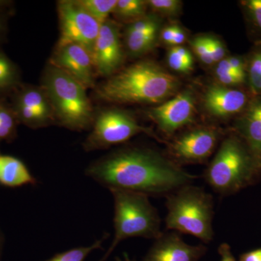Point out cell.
Returning a JSON list of instances; mask_svg holds the SVG:
<instances>
[{"label": "cell", "instance_id": "6da1fadb", "mask_svg": "<svg viewBox=\"0 0 261 261\" xmlns=\"http://www.w3.org/2000/svg\"><path fill=\"white\" fill-rule=\"evenodd\" d=\"M85 175L109 191L140 192L149 197H166L198 178L168 156L137 146H126L96 160L86 168Z\"/></svg>", "mask_w": 261, "mask_h": 261}, {"label": "cell", "instance_id": "7a4b0ae2", "mask_svg": "<svg viewBox=\"0 0 261 261\" xmlns=\"http://www.w3.org/2000/svg\"><path fill=\"white\" fill-rule=\"evenodd\" d=\"M180 82L155 62L142 61L120 70L98 87L97 97L120 104H161L178 93Z\"/></svg>", "mask_w": 261, "mask_h": 261}, {"label": "cell", "instance_id": "3957f363", "mask_svg": "<svg viewBox=\"0 0 261 261\" xmlns=\"http://www.w3.org/2000/svg\"><path fill=\"white\" fill-rule=\"evenodd\" d=\"M203 178L215 192L226 197L260 181L261 165L245 141L230 129L206 168Z\"/></svg>", "mask_w": 261, "mask_h": 261}, {"label": "cell", "instance_id": "277c9868", "mask_svg": "<svg viewBox=\"0 0 261 261\" xmlns=\"http://www.w3.org/2000/svg\"><path fill=\"white\" fill-rule=\"evenodd\" d=\"M165 225L168 231L192 235L203 244L214 238V200L211 194L193 184L166 197Z\"/></svg>", "mask_w": 261, "mask_h": 261}, {"label": "cell", "instance_id": "5b68a950", "mask_svg": "<svg viewBox=\"0 0 261 261\" xmlns=\"http://www.w3.org/2000/svg\"><path fill=\"white\" fill-rule=\"evenodd\" d=\"M56 123L72 130L92 128L95 115L87 88L68 73L49 64L42 77Z\"/></svg>", "mask_w": 261, "mask_h": 261}, {"label": "cell", "instance_id": "8992f818", "mask_svg": "<svg viewBox=\"0 0 261 261\" xmlns=\"http://www.w3.org/2000/svg\"><path fill=\"white\" fill-rule=\"evenodd\" d=\"M114 203L112 243L99 261H106L121 242L142 238L155 240L163 232L157 208L148 195L140 192L111 190Z\"/></svg>", "mask_w": 261, "mask_h": 261}, {"label": "cell", "instance_id": "52a82bcc", "mask_svg": "<svg viewBox=\"0 0 261 261\" xmlns=\"http://www.w3.org/2000/svg\"><path fill=\"white\" fill-rule=\"evenodd\" d=\"M91 128L83 143L87 152L121 145L140 134L163 142L152 128L142 126L132 114L121 110L107 109L99 113L95 116Z\"/></svg>", "mask_w": 261, "mask_h": 261}, {"label": "cell", "instance_id": "ba28073f", "mask_svg": "<svg viewBox=\"0 0 261 261\" xmlns=\"http://www.w3.org/2000/svg\"><path fill=\"white\" fill-rule=\"evenodd\" d=\"M58 13L61 34L57 46L80 44L93 54L101 24L78 1L58 2Z\"/></svg>", "mask_w": 261, "mask_h": 261}, {"label": "cell", "instance_id": "9c48e42d", "mask_svg": "<svg viewBox=\"0 0 261 261\" xmlns=\"http://www.w3.org/2000/svg\"><path fill=\"white\" fill-rule=\"evenodd\" d=\"M224 134L214 126L195 127L168 144L169 159L178 166L205 163L217 148Z\"/></svg>", "mask_w": 261, "mask_h": 261}, {"label": "cell", "instance_id": "30bf717a", "mask_svg": "<svg viewBox=\"0 0 261 261\" xmlns=\"http://www.w3.org/2000/svg\"><path fill=\"white\" fill-rule=\"evenodd\" d=\"M10 97V106L19 123L39 128L56 123L49 98L42 86L21 84Z\"/></svg>", "mask_w": 261, "mask_h": 261}, {"label": "cell", "instance_id": "8fae6325", "mask_svg": "<svg viewBox=\"0 0 261 261\" xmlns=\"http://www.w3.org/2000/svg\"><path fill=\"white\" fill-rule=\"evenodd\" d=\"M195 95L191 89L177 93L156 107L147 111V116L164 135L170 137L193 123L195 116Z\"/></svg>", "mask_w": 261, "mask_h": 261}, {"label": "cell", "instance_id": "7c38bea8", "mask_svg": "<svg viewBox=\"0 0 261 261\" xmlns=\"http://www.w3.org/2000/svg\"><path fill=\"white\" fill-rule=\"evenodd\" d=\"M92 57L96 73L101 76L111 77L121 70L125 53L119 24L110 18L101 24Z\"/></svg>", "mask_w": 261, "mask_h": 261}, {"label": "cell", "instance_id": "4fadbf2b", "mask_svg": "<svg viewBox=\"0 0 261 261\" xmlns=\"http://www.w3.org/2000/svg\"><path fill=\"white\" fill-rule=\"evenodd\" d=\"M49 64L54 65L78 81L86 88H92L95 82L93 57L80 44L57 46Z\"/></svg>", "mask_w": 261, "mask_h": 261}, {"label": "cell", "instance_id": "5bb4252c", "mask_svg": "<svg viewBox=\"0 0 261 261\" xmlns=\"http://www.w3.org/2000/svg\"><path fill=\"white\" fill-rule=\"evenodd\" d=\"M252 95L245 89L213 84L206 88L202 103L208 116L214 119H234L246 108Z\"/></svg>", "mask_w": 261, "mask_h": 261}, {"label": "cell", "instance_id": "9a60e30c", "mask_svg": "<svg viewBox=\"0 0 261 261\" xmlns=\"http://www.w3.org/2000/svg\"><path fill=\"white\" fill-rule=\"evenodd\" d=\"M207 252L205 244L190 245L181 233L171 231L154 240L142 261H200Z\"/></svg>", "mask_w": 261, "mask_h": 261}, {"label": "cell", "instance_id": "2e32d148", "mask_svg": "<svg viewBox=\"0 0 261 261\" xmlns=\"http://www.w3.org/2000/svg\"><path fill=\"white\" fill-rule=\"evenodd\" d=\"M231 130L245 141L261 165V95L252 96L245 110L233 119Z\"/></svg>", "mask_w": 261, "mask_h": 261}, {"label": "cell", "instance_id": "e0dca14e", "mask_svg": "<svg viewBox=\"0 0 261 261\" xmlns=\"http://www.w3.org/2000/svg\"><path fill=\"white\" fill-rule=\"evenodd\" d=\"M37 180L22 160L0 153V185L8 188L35 186Z\"/></svg>", "mask_w": 261, "mask_h": 261}, {"label": "cell", "instance_id": "ac0fdd59", "mask_svg": "<svg viewBox=\"0 0 261 261\" xmlns=\"http://www.w3.org/2000/svg\"><path fill=\"white\" fill-rule=\"evenodd\" d=\"M20 84L18 67L0 49V99L11 95Z\"/></svg>", "mask_w": 261, "mask_h": 261}, {"label": "cell", "instance_id": "d6986e66", "mask_svg": "<svg viewBox=\"0 0 261 261\" xmlns=\"http://www.w3.org/2000/svg\"><path fill=\"white\" fill-rule=\"evenodd\" d=\"M214 73L218 84L230 88L245 89L249 92L247 70H233L227 58L216 63Z\"/></svg>", "mask_w": 261, "mask_h": 261}, {"label": "cell", "instance_id": "ffe728a7", "mask_svg": "<svg viewBox=\"0 0 261 261\" xmlns=\"http://www.w3.org/2000/svg\"><path fill=\"white\" fill-rule=\"evenodd\" d=\"M245 58L249 92L261 95V42L254 43Z\"/></svg>", "mask_w": 261, "mask_h": 261}, {"label": "cell", "instance_id": "44dd1931", "mask_svg": "<svg viewBox=\"0 0 261 261\" xmlns=\"http://www.w3.org/2000/svg\"><path fill=\"white\" fill-rule=\"evenodd\" d=\"M159 33L124 32L125 46L132 58H137L153 49Z\"/></svg>", "mask_w": 261, "mask_h": 261}, {"label": "cell", "instance_id": "7402d4cb", "mask_svg": "<svg viewBox=\"0 0 261 261\" xmlns=\"http://www.w3.org/2000/svg\"><path fill=\"white\" fill-rule=\"evenodd\" d=\"M19 122L10 104L0 99V147L3 142H13L18 135Z\"/></svg>", "mask_w": 261, "mask_h": 261}, {"label": "cell", "instance_id": "603a6c76", "mask_svg": "<svg viewBox=\"0 0 261 261\" xmlns=\"http://www.w3.org/2000/svg\"><path fill=\"white\" fill-rule=\"evenodd\" d=\"M147 8V1L144 0H117L113 13L119 20L130 23L145 16Z\"/></svg>", "mask_w": 261, "mask_h": 261}, {"label": "cell", "instance_id": "cb8c5ba5", "mask_svg": "<svg viewBox=\"0 0 261 261\" xmlns=\"http://www.w3.org/2000/svg\"><path fill=\"white\" fill-rule=\"evenodd\" d=\"M240 3L254 43L261 42V0H243Z\"/></svg>", "mask_w": 261, "mask_h": 261}, {"label": "cell", "instance_id": "d4e9b609", "mask_svg": "<svg viewBox=\"0 0 261 261\" xmlns=\"http://www.w3.org/2000/svg\"><path fill=\"white\" fill-rule=\"evenodd\" d=\"M108 237L109 233H105L102 238L96 240L92 245L70 249L66 251L56 254L54 256L44 261H84L89 254L94 250L102 248V244L107 240Z\"/></svg>", "mask_w": 261, "mask_h": 261}, {"label": "cell", "instance_id": "484cf974", "mask_svg": "<svg viewBox=\"0 0 261 261\" xmlns=\"http://www.w3.org/2000/svg\"><path fill=\"white\" fill-rule=\"evenodd\" d=\"M80 4L99 23L109 19L117 4V0H78Z\"/></svg>", "mask_w": 261, "mask_h": 261}, {"label": "cell", "instance_id": "4316f807", "mask_svg": "<svg viewBox=\"0 0 261 261\" xmlns=\"http://www.w3.org/2000/svg\"><path fill=\"white\" fill-rule=\"evenodd\" d=\"M147 3L154 13L164 16H177L182 8V2L179 0H149Z\"/></svg>", "mask_w": 261, "mask_h": 261}, {"label": "cell", "instance_id": "83f0119b", "mask_svg": "<svg viewBox=\"0 0 261 261\" xmlns=\"http://www.w3.org/2000/svg\"><path fill=\"white\" fill-rule=\"evenodd\" d=\"M190 45L197 58L206 65H214L206 37H197L190 41Z\"/></svg>", "mask_w": 261, "mask_h": 261}, {"label": "cell", "instance_id": "f1b7e54d", "mask_svg": "<svg viewBox=\"0 0 261 261\" xmlns=\"http://www.w3.org/2000/svg\"><path fill=\"white\" fill-rule=\"evenodd\" d=\"M209 49L215 64L222 61L226 58L227 49L224 44L218 38L213 37H206Z\"/></svg>", "mask_w": 261, "mask_h": 261}, {"label": "cell", "instance_id": "f546056e", "mask_svg": "<svg viewBox=\"0 0 261 261\" xmlns=\"http://www.w3.org/2000/svg\"><path fill=\"white\" fill-rule=\"evenodd\" d=\"M167 63L171 69L178 73H189L190 69L185 65L181 57L178 56L174 48L171 47L167 54Z\"/></svg>", "mask_w": 261, "mask_h": 261}, {"label": "cell", "instance_id": "4dcf8cb0", "mask_svg": "<svg viewBox=\"0 0 261 261\" xmlns=\"http://www.w3.org/2000/svg\"><path fill=\"white\" fill-rule=\"evenodd\" d=\"M173 47L174 48L175 50L178 53V56L181 57L185 65L190 69V71H192L194 67V59L191 53L187 48L182 47V46Z\"/></svg>", "mask_w": 261, "mask_h": 261}, {"label": "cell", "instance_id": "1f68e13d", "mask_svg": "<svg viewBox=\"0 0 261 261\" xmlns=\"http://www.w3.org/2000/svg\"><path fill=\"white\" fill-rule=\"evenodd\" d=\"M220 261H238L233 255L231 247L228 243H223L218 247Z\"/></svg>", "mask_w": 261, "mask_h": 261}, {"label": "cell", "instance_id": "d6a6232c", "mask_svg": "<svg viewBox=\"0 0 261 261\" xmlns=\"http://www.w3.org/2000/svg\"><path fill=\"white\" fill-rule=\"evenodd\" d=\"M176 25H168L160 33V38L164 44L171 46V42L174 36L175 32H176Z\"/></svg>", "mask_w": 261, "mask_h": 261}, {"label": "cell", "instance_id": "836d02e7", "mask_svg": "<svg viewBox=\"0 0 261 261\" xmlns=\"http://www.w3.org/2000/svg\"><path fill=\"white\" fill-rule=\"evenodd\" d=\"M238 261H261V247L243 252L239 257Z\"/></svg>", "mask_w": 261, "mask_h": 261}, {"label": "cell", "instance_id": "e575fe53", "mask_svg": "<svg viewBox=\"0 0 261 261\" xmlns=\"http://www.w3.org/2000/svg\"><path fill=\"white\" fill-rule=\"evenodd\" d=\"M187 34L186 32L181 28V27H176V32H175L174 36L172 42H171V47H178V46H181L184 43L186 42Z\"/></svg>", "mask_w": 261, "mask_h": 261}, {"label": "cell", "instance_id": "d590c367", "mask_svg": "<svg viewBox=\"0 0 261 261\" xmlns=\"http://www.w3.org/2000/svg\"><path fill=\"white\" fill-rule=\"evenodd\" d=\"M7 14L0 13V43L4 40L7 33Z\"/></svg>", "mask_w": 261, "mask_h": 261}, {"label": "cell", "instance_id": "8d00e7d4", "mask_svg": "<svg viewBox=\"0 0 261 261\" xmlns=\"http://www.w3.org/2000/svg\"><path fill=\"white\" fill-rule=\"evenodd\" d=\"M12 3L10 1L6 0H0V13H5V10L11 5Z\"/></svg>", "mask_w": 261, "mask_h": 261}, {"label": "cell", "instance_id": "74e56055", "mask_svg": "<svg viewBox=\"0 0 261 261\" xmlns=\"http://www.w3.org/2000/svg\"><path fill=\"white\" fill-rule=\"evenodd\" d=\"M114 261H136L135 259L132 258L127 253L123 254L122 256H118L116 257Z\"/></svg>", "mask_w": 261, "mask_h": 261}, {"label": "cell", "instance_id": "f35d334b", "mask_svg": "<svg viewBox=\"0 0 261 261\" xmlns=\"http://www.w3.org/2000/svg\"><path fill=\"white\" fill-rule=\"evenodd\" d=\"M5 244V236L1 228H0V261H1L2 253H3V247Z\"/></svg>", "mask_w": 261, "mask_h": 261}]
</instances>
